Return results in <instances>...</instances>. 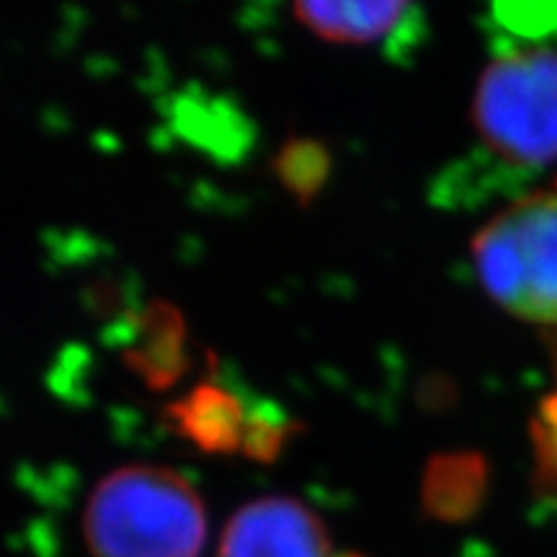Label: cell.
Returning a JSON list of instances; mask_svg holds the SVG:
<instances>
[{"instance_id":"1","label":"cell","mask_w":557,"mask_h":557,"mask_svg":"<svg viewBox=\"0 0 557 557\" xmlns=\"http://www.w3.org/2000/svg\"><path fill=\"white\" fill-rule=\"evenodd\" d=\"M83 532L94 557H199L207 511L178 472L129 465L94 487Z\"/></svg>"},{"instance_id":"2","label":"cell","mask_w":557,"mask_h":557,"mask_svg":"<svg viewBox=\"0 0 557 557\" xmlns=\"http://www.w3.org/2000/svg\"><path fill=\"white\" fill-rule=\"evenodd\" d=\"M478 278L500 308L557 325V191L529 194L480 230Z\"/></svg>"},{"instance_id":"3","label":"cell","mask_w":557,"mask_h":557,"mask_svg":"<svg viewBox=\"0 0 557 557\" xmlns=\"http://www.w3.org/2000/svg\"><path fill=\"white\" fill-rule=\"evenodd\" d=\"M475 132L493 156L517 169L557 160V52L493 60L475 90Z\"/></svg>"},{"instance_id":"4","label":"cell","mask_w":557,"mask_h":557,"mask_svg":"<svg viewBox=\"0 0 557 557\" xmlns=\"http://www.w3.org/2000/svg\"><path fill=\"white\" fill-rule=\"evenodd\" d=\"M220 557H331L323 521L302 500L267 496L230 519Z\"/></svg>"},{"instance_id":"5","label":"cell","mask_w":557,"mask_h":557,"mask_svg":"<svg viewBox=\"0 0 557 557\" xmlns=\"http://www.w3.org/2000/svg\"><path fill=\"white\" fill-rule=\"evenodd\" d=\"M315 37L336 45H372L395 32L410 0H292Z\"/></svg>"},{"instance_id":"6","label":"cell","mask_w":557,"mask_h":557,"mask_svg":"<svg viewBox=\"0 0 557 557\" xmlns=\"http://www.w3.org/2000/svg\"><path fill=\"white\" fill-rule=\"evenodd\" d=\"M496 16L519 34H545L557 24V0H493Z\"/></svg>"}]
</instances>
